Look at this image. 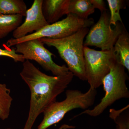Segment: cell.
Returning a JSON list of instances; mask_svg holds the SVG:
<instances>
[{
  "label": "cell",
  "instance_id": "obj_1",
  "mask_svg": "<svg viewBox=\"0 0 129 129\" xmlns=\"http://www.w3.org/2000/svg\"><path fill=\"white\" fill-rule=\"evenodd\" d=\"M20 75L30 92L29 112L23 129H32L39 115L56 101V98L68 87L74 75L69 72L60 76H50L27 60L23 62Z\"/></svg>",
  "mask_w": 129,
  "mask_h": 129
},
{
  "label": "cell",
  "instance_id": "obj_2",
  "mask_svg": "<svg viewBox=\"0 0 129 129\" xmlns=\"http://www.w3.org/2000/svg\"><path fill=\"white\" fill-rule=\"evenodd\" d=\"M89 30L88 28H83L70 36L58 39H40L44 44L55 48L67 63L70 72L83 81H87L84 62V43Z\"/></svg>",
  "mask_w": 129,
  "mask_h": 129
},
{
  "label": "cell",
  "instance_id": "obj_3",
  "mask_svg": "<svg viewBox=\"0 0 129 129\" xmlns=\"http://www.w3.org/2000/svg\"><path fill=\"white\" fill-rule=\"evenodd\" d=\"M128 78L125 68L118 62L114 57L111 63L110 72L103 81L105 92L104 96L92 109L85 110L74 118L83 114L97 117L116 101L122 98H129V91L126 85Z\"/></svg>",
  "mask_w": 129,
  "mask_h": 129
},
{
  "label": "cell",
  "instance_id": "obj_4",
  "mask_svg": "<svg viewBox=\"0 0 129 129\" xmlns=\"http://www.w3.org/2000/svg\"><path fill=\"white\" fill-rule=\"evenodd\" d=\"M97 94L96 90L91 88L85 93L78 90H67L64 100L54 102L44 110V118L37 129H46L57 123L73 109H89L94 103Z\"/></svg>",
  "mask_w": 129,
  "mask_h": 129
},
{
  "label": "cell",
  "instance_id": "obj_5",
  "mask_svg": "<svg viewBox=\"0 0 129 129\" xmlns=\"http://www.w3.org/2000/svg\"><path fill=\"white\" fill-rule=\"evenodd\" d=\"M94 24L92 18L81 19L72 14L61 21L46 25L39 31L19 39L11 38L8 40L6 45L11 47L24 42L42 38L58 39L68 37L84 28H88Z\"/></svg>",
  "mask_w": 129,
  "mask_h": 129
},
{
  "label": "cell",
  "instance_id": "obj_6",
  "mask_svg": "<svg viewBox=\"0 0 129 129\" xmlns=\"http://www.w3.org/2000/svg\"><path fill=\"white\" fill-rule=\"evenodd\" d=\"M113 49L97 51L84 47L85 70L90 88L96 89L102 85L104 77L110 72L114 58Z\"/></svg>",
  "mask_w": 129,
  "mask_h": 129
},
{
  "label": "cell",
  "instance_id": "obj_7",
  "mask_svg": "<svg viewBox=\"0 0 129 129\" xmlns=\"http://www.w3.org/2000/svg\"><path fill=\"white\" fill-rule=\"evenodd\" d=\"M110 16L107 11L102 13L99 20L89 30L84 46H95L102 51L112 50L116 41L125 26L118 22L113 29L109 22Z\"/></svg>",
  "mask_w": 129,
  "mask_h": 129
},
{
  "label": "cell",
  "instance_id": "obj_8",
  "mask_svg": "<svg viewBox=\"0 0 129 129\" xmlns=\"http://www.w3.org/2000/svg\"><path fill=\"white\" fill-rule=\"evenodd\" d=\"M40 39L31 40L15 45L16 52L23 56L25 60H34L47 71L55 76L63 75L70 72L65 65L60 66L52 60L53 54L45 47Z\"/></svg>",
  "mask_w": 129,
  "mask_h": 129
},
{
  "label": "cell",
  "instance_id": "obj_9",
  "mask_svg": "<svg viewBox=\"0 0 129 129\" xmlns=\"http://www.w3.org/2000/svg\"><path fill=\"white\" fill-rule=\"evenodd\" d=\"M43 0H35L32 6L26 12L25 21L13 32L14 39L26 36L28 33L37 32L50 24L45 19L42 11Z\"/></svg>",
  "mask_w": 129,
  "mask_h": 129
},
{
  "label": "cell",
  "instance_id": "obj_10",
  "mask_svg": "<svg viewBox=\"0 0 129 129\" xmlns=\"http://www.w3.org/2000/svg\"><path fill=\"white\" fill-rule=\"evenodd\" d=\"M69 0H43L42 11L48 23L58 21L63 15H68Z\"/></svg>",
  "mask_w": 129,
  "mask_h": 129
},
{
  "label": "cell",
  "instance_id": "obj_11",
  "mask_svg": "<svg viewBox=\"0 0 129 129\" xmlns=\"http://www.w3.org/2000/svg\"><path fill=\"white\" fill-rule=\"evenodd\" d=\"M115 60L129 71V35L125 27L118 37L113 48Z\"/></svg>",
  "mask_w": 129,
  "mask_h": 129
},
{
  "label": "cell",
  "instance_id": "obj_12",
  "mask_svg": "<svg viewBox=\"0 0 129 129\" xmlns=\"http://www.w3.org/2000/svg\"><path fill=\"white\" fill-rule=\"evenodd\" d=\"M95 10L90 0H69L68 14H74L81 19H86Z\"/></svg>",
  "mask_w": 129,
  "mask_h": 129
},
{
  "label": "cell",
  "instance_id": "obj_13",
  "mask_svg": "<svg viewBox=\"0 0 129 129\" xmlns=\"http://www.w3.org/2000/svg\"><path fill=\"white\" fill-rule=\"evenodd\" d=\"M27 7L23 0H0V14L25 17Z\"/></svg>",
  "mask_w": 129,
  "mask_h": 129
},
{
  "label": "cell",
  "instance_id": "obj_14",
  "mask_svg": "<svg viewBox=\"0 0 129 129\" xmlns=\"http://www.w3.org/2000/svg\"><path fill=\"white\" fill-rule=\"evenodd\" d=\"M23 17L18 14L6 15L0 14V39L7 36L21 25Z\"/></svg>",
  "mask_w": 129,
  "mask_h": 129
},
{
  "label": "cell",
  "instance_id": "obj_15",
  "mask_svg": "<svg viewBox=\"0 0 129 129\" xmlns=\"http://www.w3.org/2000/svg\"><path fill=\"white\" fill-rule=\"evenodd\" d=\"M11 90L5 84L0 83V118L4 120L10 115L13 99L10 95Z\"/></svg>",
  "mask_w": 129,
  "mask_h": 129
},
{
  "label": "cell",
  "instance_id": "obj_16",
  "mask_svg": "<svg viewBox=\"0 0 129 129\" xmlns=\"http://www.w3.org/2000/svg\"><path fill=\"white\" fill-rule=\"evenodd\" d=\"M111 12L109 22L111 25H116L119 22L123 23L120 14V9L126 8L125 1L123 0H107Z\"/></svg>",
  "mask_w": 129,
  "mask_h": 129
},
{
  "label": "cell",
  "instance_id": "obj_17",
  "mask_svg": "<svg viewBox=\"0 0 129 129\" xmlns=\"http://www.w3.org/2000/svg\"><path fill=\"white\" fill-rule=\"evenodd\" d=\"M0 56H5L11 58L16 62H23L25 61L23 56L16 52L15 49L11 50L2 49L0 48Z\"/></svg>",
  "mask_w": 129,
  "mask_h": 129
},
{
  "label": "cell",
  "instance_id": "obj_18",
  "mask_svg": "<svg viewBox=\"0 0 129 129\" xmlns=\"http://www.w3.org/2000/svg\"><path fill=\"white\" fill-rule=\"evenodd\" d=\"M117 124L114 129H129V118L126 117H119L114 120Z\"/></svg>",
  "mask_w": 129,
  "mask_h": 129
},
{
  "label": "cell",
  "instance_id": "obj_19",
  "mask_svg": "<svg viewBox=\"0 0 129 129\" xmlns=\"http://www.w3.org/2000/svg\"><path fill=\"white\" fill-rule=\"evenodd\" d=\"M95 9H99L101 13L107 11L105 6V2L103 0H90Z\"/></svg>",
  "mask_w": 129,
  "mask_h": 129
},
{
  "label": "cell",
  "instance_id": "obj_20",
  "mask_svg": "<svg viewBox=\"0 0 129 129\" xmlns=\"http://www.w3.org/2000/svg\"><path fill=\"white\" fill-rule=\"evenodd\" d=\"M75 128V126L73 125H69L67 124H63L60 126V128L58 129H74ZM5 129H11V128H7Z\"/></svg>",
  "mask_w": 129,
  "mask_h": 129
}]
</instances>
